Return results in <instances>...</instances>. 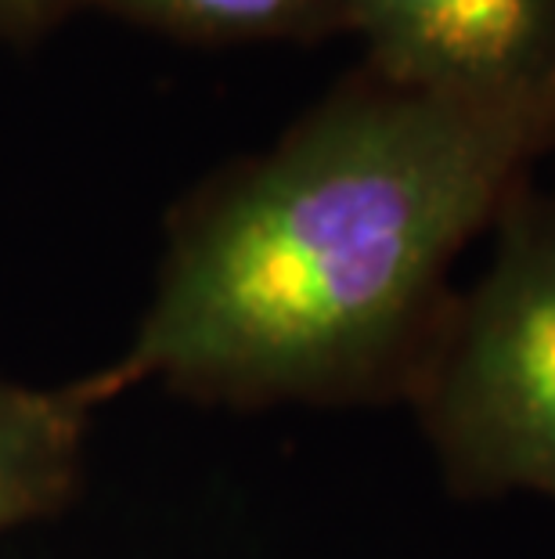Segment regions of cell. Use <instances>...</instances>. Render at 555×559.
<instances>
[{
	"label": "cell",
	"instance_id": "cell-2",
	"mask_svg": "<svg viewBox=\"0 0 555 559\" xmlns=\"http://www.w3.org/2000/svg\"><path fill=\"white\" fill-rule=\"evenodd\" d=\"M494 235L408 404L458 498L555 502V192L523 188Z\"/></svg>",
	"mask_w": 555,
	"mask_h": 559
},
{
	"label": "cell",
	"instance_id": "cell-4",
	"mask_svg": "<svg viewBox=\"0 0 555 559\" xmlns=\"http://www.w3.org/2000/svg\"><path fill=\"white\" fill-rule=\"evenodd\" d=\"M112 397L101 368L58 386L0 372V538L73 502L94 415Z\"/></svg>",
	"mask_w": 555,
	"mask_h": 559
},
{
	"label": "cell",
	"instance_id": "cell-5",
	"mask_svg": "<svg viewBox=\"0 0 555 559\" xmlns=\"http://www.w3.org/2000/svg\"><path fill=\"white\" fill-rule=\"evenodd\" d=\"M84 8L198 44L325 40L347 33L339 0H84Z\"/></svg>",
	"mask_w": 555,
	"mask_h": 559
},
{
	"label": "cell",
	"instance_id": "cell-6",
	"mask_svg": "<svg viewBox=\"0 0 555 559\" xmlns=\"http://www.w3.org/2000/svg\"><path fill=\"white\" fill-rule=\"evenodd\" d=\"M76 8H84V0H0V44L40 37Z\"/></svg>",
	"mask_w": 555,
	"mask_h": 559
},
{
	"label": "cell",
	"instance_id": "cell-1",
	"mask_svg": "<svg viewBox=\"0 0 555 559\" xmlns=\"http://www.w3.org/2000/svg\"><path fill=\"white\" fill-rule=\"evenodd\" d=\"M552 152L555 94L472 102L361 69L173 213L105 383L239 412L408 401L455 307L458 253Z\"/></svg>",
	"mask_w": 555,
	"mask_h": 559
},
{
	"label": "cell",
	"instance_id": "cell-3",
	"mask_svg": "<svg viewBox=\"0 0 555 559\" xmlns=\"http://www.w3.org/2000/svg\"><path fill=\"white\" fill-rule=\"evenodd\" d=\"M342 29L400 87L512 102L555 94V0H339Z\"/></svg>",
	"mask_w": 555,
	"mask_h": 559
}]
</instances>
